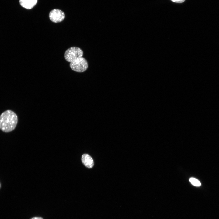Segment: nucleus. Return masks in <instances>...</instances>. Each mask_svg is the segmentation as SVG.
Instances as JSON below:
<instances>
[{"instance_id": "obj_9", "label": "nucleus", "mask_w": 219, "mask_h": 219, "mask_svg": "<svg viewBox=\"0 0 219 219\" xmlns=\"http://www.w3.org/2000/svg\"><path fill=\"white\" fill-rule=\"evenodd\" d=\"M31 219H43L42 217H35L31 218Z\"/></svg>"}, {"instance_id": "obj_4", "label": "nucleus", "mask_w": 219, "mask_h": 219, "mask_svg": "<svg viewBox=\"0 0 219 219\" xmlns=\"http://www.w3.org/2000/svg\"><path fill=\"white\" fill-rule=\"evenodd\" d=\"M65 17L64 13L61 10L55 9L52 10L49 14V17L52 22L57 23L62 21Z\"/></svg>"}, {"instance_id": "obj_5", "label": "nucleus", "mask_w": 219, "mask_h": 219, "mask_svg": "<svg viewBox=\"0 0 219 219\" xmlns=\"http://www.w3.org/2000/svg\"><path fill=\"white\" fill-rule=\"evenodd\" d=\"M81 159L82 163L86 167L90 168L93 167L94 164L93 160L89 155L86 154H83Z\"/></svg>"}, {"instance_id": "obj_2", "label": "nucleus", "mask_w": 219, "mask_h": 219, "mask_svg": "<svg viewBox=\"0 0 219 219\" xmlns=\"http://www.w3.org/2000/svg\"><path fill=\"white\" fill-rule=\"evenodd\" d=\"M83 53L80 48L72 47L68 49L65 52L64 58L68 62H71L75 60L82 57Z\"/></svg>"}, {"instance_id": "obj_7", "label": "nucleus", "mask_w": 219, "mask_h": 219, "mask_svg": "<svg viewBox=\"0 0 219 219\" xmlns=\"http://www.w3.org/2000/svg\"><path fill=\"white\" fill-rule=\"evenodd\" d=\"M189 181L193 185L199 187L201 185L200 181L195 178L191 177L189 179Z\"/></svg>"}, {"instance_id": "obj_3", "label": "nucleus", "mask_w": 219, "mask_h": 219, "mask_svg": "<svg viewBox=\"0 0 219 219\" xmlns=\"http://www.w3.org/2000/svg\"><path fill=\"white\" fill-rule=\"evenodd\" d=\"M70 66L73 71L78 72H83L87 69L88 65L86 60L82 57L78 58L70 62Z\"/></svg>"}, {"instance_id": "obj_8", "label": "nucleus", "mask_w": 219, "mask_h": 219, "mask_svg": "<svg viewBox=\"0 0 219 219\" xmlns=\"http://www.w3.org/2000/svg\"><path fill=\"white\" fill-rule=\"evenodd\" d=\"M172 2L177 3H181L185 1V0H171Z\"/></svg>"}, {"instance_id": "obj_1", "label": "nucleus", "mask_w": 219, "mask_h": 219, "mask_svg": "<svg viewBox=\"0 0 219 219\" xmlns=\"http://www.w3.org/2000/svg\"><path fill=\"white\" fill-rule=\"evenodd\" d=\"M18 120L17 116L13 111L6 110L0 116V129L5 132L13 131L17 125Z\"/></svg>"}, {"instance_id": "obj_6", "label": "nucleus", "mask_w": 219, "mask_h": 219, "mask_svg": "<svg viewBox=\"0 0 219 219\" xmlns=\"http://www.w3.org/2000/svg\"><path fill=\"white\" fill-rule=\"evenodd\" d=\"M37 0H19L20 5L23 7L30 9L32 8L36 4Z\"/></svg>"}, {"instance_id": "obj_10", "label": "nucleus", "mask_w": 219, "mask_h": 219, "mask_svg": "<svg viewBox=\"0 0 219 219\" xmlns=\"http://www.w3.org/2000/svg\"></svg>"}]
</instances>
